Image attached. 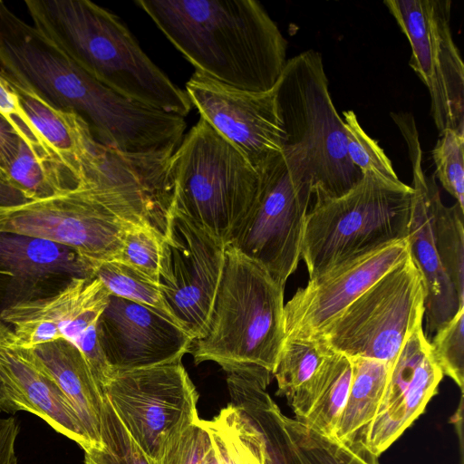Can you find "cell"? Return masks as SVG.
<instances>
[{
  "label": "cell",
  "mask_w": 464,
  "mask_h": 464,
  "mask_svg": "<svg viewBox=\"0 0 464 464\" xmlns=\"http://www.w3.org/2000/svg\"><path fill=\"white\" fill-rule=\"evenodd\" d=\"M0 113L13 125L20 138L34 150L53 157L42 141L24 112L11 84L0 73Z\"/></svg>",
  "instance_id": "f35d334b"
},
{
  "label": "cell",
  "mask_w": 464,
  "mask_h": 464,
  "mask_svg": "<svg viewBox=\"0 0 464 464\" xmlns=\"http://www.w3.org/2000/svg\"><path fill=\"white\" fill-rule=\"evenodd\" d=\"M443 376L420 323L390 364L378 411L365 433V447L377 457L384 452L422 413Z\"/></svg>",
  "instance_id": "ac0fdd59"
},
{
  "label": "cell",
  "mask_w": 464,
  "mask_h": 464,
  "mask_svg": "<svg viewBox=\"0 0 464 464\" xmlns=\"http://www.w3.org/2000/svg\"><path fill=\"white\" fill-rule=\"evenodd\" d=\"M257 173L254 200L227 246L260 264L285 286L301 258L313 180L298 147L286 146Z\"/></svg>",
  "instance_id": "9c48e42d"
},
{
  "label": "cell",
  "mask_w": 464,
  "mask_h": 464,
  "mask_svg": "<svg viewBox=\"0 0 464 464\" xmlns=\"http://www.w3.org/2000/svg\"><path fill=\"white\" fill-rule=\"evenodd\" d=\"M351 360L352 382L333 437L343 442L363 443L366 430L378 411L390 364L360 357Z\"/></svg>",
  "instance_id": "484cf974"
},
{
  "label": "cell",
  "mask_w": 464,
  "mask_h": 464,
  "mask_svg": "<svg viewBox=\"0 0 464 464\" xmlns=\"http://www.w3.org/2000/svg\"><path fill=\"white\" fill-rule=\"evenodd\" d=\"M291 431L299 444L322 464H380L362 442H343L313 431L287 417Z\"/></svg>",
  "instance_id": "d6a6232c"
},
{
  "label": "cell",
  "mask_w": 464,
  "mask_h": 464,
  "mask_svg": "<svg viewBox=\"0 0 464 464\" xmlns=\"http://www.w3.org/2000/svg\"><path fill=\"white\" fill-rule=\"evenodd\" d=\"M20 141L21 138L15 129L0 113V179L3 180L18 153Z\"/></svg>",
  "instance_id": "ab89813d"
},
{
  "label": "cell",
  "mask_w": 464,
  "mask_h": 464,
  "mask_svg": "<svg viewBox=\"0 0 464 464\" xmlns=\"http://www.w3.org/2000/svg\"><path fill=\"white\" fill-rule=\"evenodd\" d=\"M463 218L464 210L457 203L447 207L440 199L437 204L434 227L440 265L461 300H464Z\"/></svg>",
  "instance_id": "f546056e"
},
{
  "label": "cell",
  "mask_w": 464,
  "mask_h": 464,
  "mask_svg": "<svg viewBox=\"0 0 464 464\" xmlns=\"http://www.w3.org/2000/svg\"><path fill=\"white\" fill-rule=\"evenodd\" d=\"M6 326L7 325L0 319V333L3 332Z\"/></svg>",
  "instance_id": "7bdbcfd3"
},
{
  "label": "cell",
  "mask_w": 464,
  "mask_h": 464,
  "mask_svg": "<svg viewBox=\"0 0 464 464\" xmlns=\"http://www.w3.org/2000/svg\"><path fill=\"white\" fill-rule=\"evenodd\" d=\"M343 128L347 142V153L352 163L364 173L399 180L392 161L378 142L371 138L361 126L353 111H343Z\"/></svg>",
  "instance_id": "836d02e7"
},
{
  "label": "cell",
  "mask_w": 464,
  "mask_h": 464,
  "mask_svg": "<svg viewBox=\"0 0 464 464\" xmlns=\"http://www.w3.org/2000/svg\"><path fill=\"white\" fill-rule=\"evenodd\" d=\"M425 298L423 278L409 255L313 340L349 358L391 364L422 323Z\"/></svg>",
  "instance_id": "30bf717a"
},
{
  "label": "cell",
  "mask_w": 464,
  "mask_h": 464,
  "mask_svg": "<svg viewBox=\"0 0 464 464\" xmlns=\"http://www.w3.org/2000/svg\"><path fill=\"white\" fill-rule=\"evenodd\" d=\"M432 159L438 179L464 210V132L445 130L432 150Z\"/></svg>",
  "instance_id": "e575fe53"
},
{
  "label": "cell",
  "mask_w": 464,
  "mask_h": 464,
  "mask_svg": "<svg viewBox=\"0 0 464 464\" xmlns=\"http://www.w3.org/2000/svg\"><path fill=\"white\" fill-rule=\"evenodd\" d=\"M110 292L95 276L72 277L53 295L18 301L0 313L13 332V343L22 349L65 341L87 361L102 391L113 376L99 342V319Z\"/></svg>",
  "instance_id": "7c38bea8"
},
{
  "label": "cell",
  "mask_w": 464,
  "mask_h": 464,
  "mask_svg": "<svg viewBox=\"0 0 464 464\" xmlns=\"http://www.w3.org/2000/svg\"><path fill=\"white\" fill-rule=\"evenodd\" d=\"M332 350L313 339L285 338L273 376L277 392L289 401L314 376Z\"/></svg>",
  "instance_id": "f1b7e54d"
},
{
  "label": "cell",
  "mask_w": 464,
  "mask_h": 464,
  "mask_svg": "<svg viewBox=\"0 0 464 464\" xmlns=\"http://www.w3.org/2000/svg\"><path fill=\"white\" fill-rule=\"evenodd\" d=\"M328 83L321 53L307 50L287 60L275 86L285 147L303 150L315 199L342 196L362 177L349 159Z\"/></svg>",
  "instance_id": "ba28073f"
},
{
  "label": "cell",
  "mask_w": 464,
  "mask_h": 464,
  "mask_svg": "<svg viewBox=\"0 0 464 464\" xmlns=\"http://www.w3.org/2000/svg\"><path fill=\"white\" fill-rule=\"evenodd\" d=\"M0 266L20 279L56 275L92 277L93 266L72 248L47 239L0 234Z\"/></svg>",
  "instance_id": "d4e9b609"
},
{
  "label": "cell",
  "mask_w": 464,
  "mask_h": 464,
  "mask_svg": "<svg viewBox=\"0 0 464 464\" xmlns=\"http://www.w3.org/2000/svg\"><path fill=\"white\" fill-rule=\"evenodd\" d=\"M353 376L351 358L334 351L288 404L305 428L333 437Z\"/></svg>",
  "instance_id": "cb8c5ba5"
},
{
  "label": "cell",
  "mask_w": 464,
  "mask_h": 464,
  "mask_svg": "<svg viewBox=\"0 0 464 464\" xmlns=\"http://www.w3.org/2000/svg\"><path fill=\"white\" fill-rule=\"evenodd\" d=\"M82 179L59 161L39 153L22 139L5 181L29 200L44 199L75 188Z\"/></svg>",
  "instance_id": "83f0119b"
},
{
  "label": "cell",
  "mask_w": 464,
  "mask_h": 464,
  "mask_svg": "<svg viewBox=\"0 0 464 464\" xmlns=\"http://www.w3.org/2000/svg\"><path fill=\"white\" fill-rule=\"evenodd\" d=\"M464 307L429 340L433 357L443 375L463 391L464 384Z\"/></svg>",
  "instance_id": "d590c367"
},
{
  "label": "cell",
  "mask_w": 464,
  "mask_h": 464,
  "mask_svg": "<svg viewBox=\"0 0 464 464\" xmlns=\"http://www.w3.org/2000/svg\"><path fill=\"white\" fill-rule=\"evenodd\" d=\"M134 226L121 180L110 167L90 169L68 191L44 199L0 206V234L67 246L94 266L118 259Z\"/></svg>",
  "instance_id": "8992f818"
},
{
  "label": "cell",
  "mask_w": 464,
  "mask_h": 464,
  "mask_svg": "<svg viewBox=\"0 0 464 464\" xmlns=\"http://www.w3.org/2000/svg\"><path fill=\"white\" fill-rule=\"evenodd\" d=\"M226 247L193 219L170 210L161 241L158 283L173 321L194 340L207 328Z\"/></svg>",
  "instance_id": "4fadbf2b"
},
{
  "label": "cell",
  "mask_w": 464,
  "mask_h": 464,
  "mask_svg": "<svg viewBox=\"0 0 464 464\" xmlns=\"http://www.w3.org/2000/svg\"><path fill=\"white\" fill-rule=\"evenodd\" d=\"M102 392L150 464L199 419L198 393L181 362L116 372Z\"/></svg>",
  "instance_id": "8fae6325"
},
{
  "label": "cell",
  "mask_w": 464,
  "mask_h": 464,
  "mask_svg": "<svg viewBox=\"0 0 464 464\" xmlns=\"http://www.w3.org/2000/svg\"><path fill=\"white\" fill-rule=\"evenodd\" d=\"M34 28L91 77L114 92L185 118L186 92L149 58L113 13L89 0H26Z\"/></svg>",
  "instance_id": "3957f363"
},
{
  "label": "cell",
  "mask_w": 464,
  "mask_h": 464,
  "mask_svg": "<svg viewBox=\"0 0 464 464\" xmlns=\"http://www.w3.org/2000/svg\"><path fill=\"white\" fill-rule=\"evenodd\" d=\"M18 431L14 418L0 420V464H17L14 441Z\"/></svg>",
  "instance_id": "60d3db41"
},
{
  "label": "cell",
  "mask_w": 464,
  "mask_h": 464,
  "mask_svg": "<svg viewBox=\"0 0 464 464\" xmlns=\"http://www.w3.org/2000/svg\"><path fill=\"white\" fill-rule=\"evenodd\" d=\"M93 276L111 295L154 308L173 321L159 284L128 264L118 259L99 263L93 268Z\"/></svg>",
  "instance_id": "4dcf8cb0"
},
{
  "label": "cell",
  "mask_w": 464,
  "mask_h": 464,
  "mask_svg": "<svg viewBox=\"0 0 464 464\" xmlns=\"http://www.w3.org/2000/svg\"><path fill=\"white\" fill-rule=\"evenodd\" d=\"M0 410L29 411L75 441L83 450L91 447L65 395L13 343L10 328L0 334Z\"/></svg>",
  "instance_id": "ffe728a7"
},
{
  "label": "cell",
  "mask_w": 464,
  "mask_h": 464,
  "mask_svg": "<svg viewBox=\"0 0 464 464\" xmlns=\"http://www.w3.org/2000/svg\"><path fill=\"white\" fill-rule=\"evenodd\" d=\"M211 444L205 421L198 419L169 445L159 464H204Z\"/></svg>",
  "instance_id": "74e56055"
},
{
  "label": "cell",
  "mask_w": 464,
  "mask_h": 464,
  "mask_svg": "<svg viewBox=\"0 0 464 464\" xmlns=\"http://www.w3.org/2000/svg\"><path fill=\"white\" fill-rule=\"evenodd\" d=\"M199 72L254 92L272 90L284 71L287 41L256 0L134 2Z\"/></svg>",
  "instance_id": "7a4b0ae2"
},
{
  "label": "cell",
  "mask_w": 464,
  "mask_h": 464,
  "mask_svg": "<svg viewBox=\"0 0 464 464\" xmlns=\"http://www.w3.org/2000/svg\"><path fill=\"white\" fill-rule=\"evenodd\" d=\"M413 193L400 179L367 172L342 196L315 199L301 247L309 280L407 238Z\"/></svg>",
  "instance_id": "5b68a950"
},
{
  "label": "cell",
  "mask_w": 464,
  "mask_h": 464,
  "mask_svg": "<svg viewBox=\"0 0 464 464\" xmlns=\"http://www.w3.org/2000/svg\"><path fill=\"white\" fill-rule=\"evenodd\" d=\"M407 37L410 66L428 88L430 113L441 134L464 132V63L450 28V0H386Z\"/></svg>",
  "instance_id": "5bb4252c"
},
{
  "label": "cell",
  "mask_w": 464,
  "mask_h": 464,
  "mask_svg": "<svg viewBox=\"0 0 464 464\" xmlns=\"http://www.w3.org/2000/svg\"><path fill=\"white\" fill-rule=\"evenodd\" d=\"M162 237L163 236L152 227L139 225L130 227L125 234L118 260L158 283Z\"/></svg>",
  "instance_id": "8d00e7d4"
},
{
  "label": "cell",
  "mask_w": 464,
  "mask_h": 464,
  "mask_svg": "<svg viewBox=\"0 0 464 464\" xmlns=\"http://www.w3.org/2000/svg\"><path fill=\"white\" fill-rule=\"evenodd\" d=\"M186 93L200 118L235 146L258 171L285 149V133L275 87L239 90L195 71Z\"/></svg>",
  "instance_id": "9a60e30c"
},
{
  "label": "cell",
  "mask_w": 464,
  "mask_h": 464,
  "mask_svg": "<svg viewBox=\"0 0 464 464\" xmlns=\"http://www.w3.org/2000/svg\"><path fill=\"white\" fill-rule=\"evenodd\" d=\"M29 201L23 193L0 179V206H14Z\"/></svg>",
  "instance_id": "b9f144b4"
},
{
  "label": "cell",
  "mask_w": 464,
  "mask_h": 464,
  "mask_svg": "<svg viewBox=\"0 0 464 464\" xmlns=\"http://www.w3.org/2000/svg\"><path fill=\"white\" fill-rule=\"evenodd\" d=\"M98 333L113 374L181 362L194 342L161 312L112 295L99 319Z\"/></svg>",
  "instance_id": "e0dca14e"
},
{
  "label": "cell",
  "mask_w": 464,
  "mask_h": 464,
  "mask_svg": "<svg viewBox=\"0 0 464 464\" xmlns=\"http://www.w3.org/2000/svg\"><path fill=\"white\" fill-rule=\"evenodd\" d=\"M284 287L227 246L207 328L190 349L195 364L214 362L227 373L259 368L273 373L285 338Z\"/></svg>",
  "instance_id": "277c9868"
},
{
  "label": "cell",
  "mask_w": 464,
  "mask_h": 464,
  "mask_svg": "<svg viewBox=\"0 0 464 464\" xmlns=\"http://www.w3.org/2000/svg\"><path fill=\"white\" fill-rule=\"evenodd\" d=\"M204 421L212 442L204 464H271L261 432L234 404Z\"/></svg>",
  "instance_id": "4316f807"
},
{
  "label": "cell",
  "mask_w": 464,
  "mask_h": 464,
  "mask_svg": "<svg viewBox=\"0 0 464 464\" xmlns=\"http://www.w3.org/2000/svg\"><path fill=\"white\" fill-rule=\"evenodd\" d=\"M270 382L267 377L254 373H227L230 403L261 432L271 464H322L296 440L287 416L266 392Z\"/></svg>",
  "instance_id": "7402d4cb"
},
{
  "label": "cell",
  "mask_w": 464,
  "mask_h": 464,
  "mask_svg": "<svg viewBox=\"0 0 464 464\" xmlns=\"http://www.w3.org/2000/svg\"><path fill=\"white\" fill-rule=\"evenodd\" d=\"M34 130L52 156L80 178L100 154L88 124L76 113L58 109L37 93L11 84Z\"/></svg>",
  "instance_id": "603a6c76"
},
{
  "label": "cell",
  "mask_w": 464,
  "mask_h": 464,
  "mask_svg": "<svg viewBox=\"0 0 464 464\" xmlns=\"http://www.w3.org/2000/svg\"><path fill=\"white\" fill-rule=\"evenodd\" d=\"M21 350L24 356L53 381L65 395L82 426L91 447L100 446L103 392L80 351L63 340L46 343L33 349Z\"/></svg>",
  "instance_id": "44dd1931"
},
{
  "label": "cell",
  "mask_w": 464,
  "mask_h": 464,
  "mask_svg": "<svg viewBox=\"0 0 464 464\" xmlns=\"http://www.w3.org/2000/svg\"><path fill=\"white\" fill-rule=\"evenodd\" d=\"M0 73L51 105L76 113L94 140L125 156L154 140L161 114L99 82L0 1Z\"/></svg>",
  "instance_id": "6da1fadb"
},
{
  "label": "cell",
  "mask_w": 464,
  "mask_h": 464,
  "mask_svg": "<svg viewBox=\"0 0 464 464\" xmlns=\"http://www.w3.org/2000/svg\"><path fill=\"white\" fill-rule=\"evenodd\" d=\"M84 464H150L103 394L100 446L84 450Z\"/></svg>",
  "instance_id": "1f68e13d"
},
{
  "label": "cell",
  "mask_w": 464,
  "mask_h": 464,
  "mask_svg": "<svg viewBox=\"0 0 464 464\" xmlns=\"http://www.w3.org/2000/svg\"><path fill=\"white\" fill-rule=\"evenodd\" d=\"M409 145L412 163L414 190L408 232L410 256L420 271L425 286L424 315L430 340L441 326L464 307L449 282L440 265L436 241L434 218L436 207L441 199L432 178L425 176L421 168V150L412 118L399 120Z\"/></svg>",
  "instance_id": "d6986e66"
},
{
  "label": "cell",
  "mask_w": 464,
  "mask_h": 464,
  "mask_svg": "<svg viewBox=\"0 0 464 464\" xmlns=\"http://www.w3.org/2000/svg\"><path fill=\"white\" fill-rule=\"evenodd\" d=\"M171 209L227 246L250 208L259 175L246 157L204 119L183 137L166 169Z\"/></svg>",
  "instance_id": "52a82bcc"
},
{
  "label": "cell",
  "mask_w": 464,
  "mask_h": 464,
  "mask_svg": "<svg viewBox=\"0 0 464 464\" xmlns=\"http://www.w3.org/2000/svg\"><path fill=\"white\" fill-rule=\"evenodd\" d=\"M409 255V241L404 238L309 280L285 304V338L316 337L357 297Z\"/></svg>",
  "instance_id": "2e32d148"
}]
</instances>
